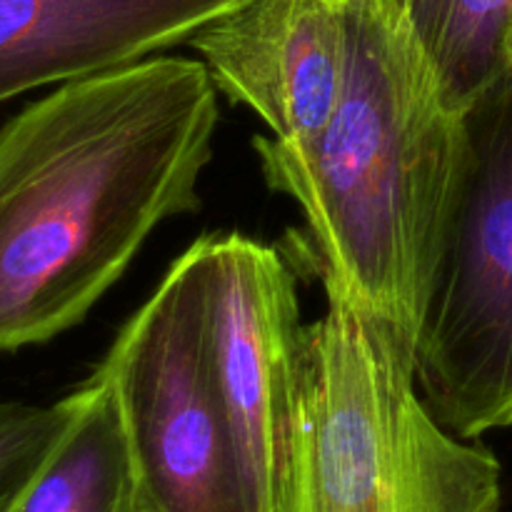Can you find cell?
<instances>
[{
  "label": "cell",
  "mask_w": 512,
  "mask_h": 512,
  "mask_svg": "<svg viewBox=\"0 0 512 512\" xmlns=\"http://www.w3.org/2000/svg\"><path fill=\"white\" fill-rule=\"evenodd\" d=\"M218 123L208 65L150 55L0 125V353L78 325L163 220L200 208Z\"/></svg>",
  "instance_id": "1"
},
{
  "label": "cell",
  "mask_w": 512,
  "mask_h": 512,
  "mask_svg": "<svg viewBox=\"0 0 512 512\" xmlns=\"http://www.w3.org/2000/svg\"><path fill=\"white\" fill-rule=\"evenodd\" d=\"M460 118L403 20L350 0V60L333 118L315 138L258 135L270 190L300 205L325 293L415 338L460 148Z\"/></svg>",
  "instance_id": "2"
},
{
  "label": "cell",
  "mask_w": 512,
  "mask_h": 512,
  "mask_svg": "<svg viewBox=\"0 0 512 512\" xmlns=\"http://www.w3.org/2000/svg\"><path fill=\"white\" fill-rule=\"evenodd\" d=\"M500 510L503 468L430 413L413 335L328 293L300 335L275 512Z\"/></svg>",
  "instance_id": "3"
},
{
  "label": "cell",
  "mask_w": 512,
  "mask_h": 512,
  "mask_svg": "<svg viewBox=\"0 0 512 512\" xmlns=\"http://www.w3.org/2000/svg\"><path fill=\"white\" fill-rule=\"evenodd\" d=\"M415 378L430 413L458 438L512 428V68L460 118Z\"/></svg>",
  "instance_id": "4"
},
{
  "label": "cell",
  "mask_w": 512,
  "mask_h": 512,
  "mask_svg": "<svg viewBox=\"0 0 512 512\" xmlns=\"http://www.w3.org/2000/svg\"><path fill=\"white\" fill-rule=\"evenodd\" d=\"M205 273L208 235L170 265L95 368L123 410L145 512H255L210 368Z\"/></svg>",
  "instance_id": "5"
},
{
  "label": "cell",
  "mask_w": 512,
  "mask_h": 512,
  "mask_svg": "<svg viewBox=\"0 0 512 512\" xmlns=\"http://www.w3.org/2000/svg\"><path fill=\"white\" fill-rule=\"evenodd\" d=\"M205 325L215 388L255 512H275L293 403L300 300L283 255L248 235H208Z\"/></svg>",
  "instance_id": "6"
},
{
  "label": "cell",
  "mask_w": 512,
  "mask_h": 512,
  "mask_svg": "<svg viewBox=\"0 0 512 512\" xmlns=\"http://www.w3.org/2000/svg\"><path fill=\"white\" fill-rule=\"evenodd\" d=\"M215 88L280 143L315 138L333 118L350 60V3L245 0L188 40Z\"/></svg>",
  "instance_id": "7"
},
{
  "label": "cell",
  "mask_w": 512,
  "mask_h": 512,
  "mask_svg": "<svg viewBox=\"0 0 512 512\" xmlns=\"http://www.w3.org/2000/svg\"><path fill=\"white\" fill-rule=\"evenodd\" d=\"M245 0H0V103L188 43Z\"/></svg>",
  "instance_id": "8"
},
{
  "label": "cell",
  "mask_w": 512,
  "mask_h": 512,
  "mask_svg": "<svg viewBox=\"0 0 512 512\" xmlns=\"http://www.w3.org/2000/svg\"><path fill=\"white\" fill-rule=\"evenodd\" d=\"M48 455L3 512H145L133 445L113 385L90 375Z\"/></svg>",
  "instance_id": "9"
},
{
  "label": "cell",
  "mask_w": 512,
  "mask_h": 512,
  "mask_svg": "<svg viewBox=\"0 0 512 512\" xmlns=\"http://www.w3.org/2000/svg\"><path fill=\"white\" fill-rule=\"evenodd\" d=\"M410 30L445 103L463 113L512 68V0H383Z\"/></svg>",
  "instance_id": "10"
},
{
  "label": "cell",
  "mask_w": 512,
  "mask_h": 512,
  "mask_svg": "<svg viewBox=\"0 0 512 512\" xmlns=\"http://www.w3.org/2000/svg\"><path fill=\"white\" fill-rule=\"evenodd\" d=\"M70 415L68 395L55 405L0 403V512L25 488Z\"/></svg>",
  "instance_id": "11"
},
{
  "label": "cell",
  "mask_w": 512,
  "mask_h": 512,
  "mask_svg": "<svg viewBox=\"0 0 512 512\" xmlns=\"http://www.w3.org/2000/svg\"><path fill=\"white\" fill-rule=\"evenodd\" d=\"M330 3H338V5H343V3H350V0H330Z\"/></svg>",
  "instance_id": "12"
},
{
  "label": "cell",
  "mask_w": 512,
  "mask_h": 512,
  "mask_svg": "<svg viewBox=\"0 0 512 512\" xmlns=\"http://www.w3.org/2000/svg\"><path fill=\"white\" fill-rule=\"evenodd\" d=\"M510 55H512V35H510Z\"/></svg>",
  "instance_id": "13"
}]
</instances>
